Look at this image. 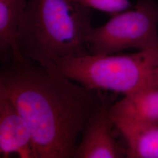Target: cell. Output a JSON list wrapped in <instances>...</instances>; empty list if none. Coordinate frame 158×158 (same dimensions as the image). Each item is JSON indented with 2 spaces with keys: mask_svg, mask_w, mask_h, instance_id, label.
<instances>
[{
  "mask_svg": "<svg viewBox=\"0 0 158 158\" xmlns=\"http://www.w3.org/2000/svg\"><path fill=\"white\" fill-rule=\"evenodd\" d=\"M0 94L28 125L35 158H74L79 135L111 101L101 90L73 83L56 70L27 58L2 64Z\"/></svg>",
  "mask_w": 158,
  "mask_h": 158,
  "instance_id": "6da1fadb",
  "label": "cell"
},
{
  "mask_svg": "<svg viewBox=\"0 0 158 158\" xmlns=\"http://www.w3.org/2000/svg\"><path fill=\"white\" fill-rule=\"evenodd\" d=\"M93 11L73 0H28L18 45L25 58L56 69L63 60L90 54Z\"/></svg>",
  "mask_w": 158,
  "mask_h": 158,
  "instance_id": "7a4b0ae2",
  "label": "cell"
},
{
  "mask_svg": "<svg viewBox=\"0 0 158 158\" xmlns=\"http://www.w3.org/2000/svg\"><path fill=\"white\" fill-rule=\"evenodd\" d=\"M55 70L86 88L124 96L158 87V52L155 51L70 57Z\"/></svg>",
  "mask_w": 158,
  "mask_h": 158,
  "instance_id": "3957f363",
  "label": "cell"
},
{
  "mask_svg": "<svg viewBox=\"0 0 158 158\" xmlns=\"http://www.w3.org/2000/svg\"><path fill=\"white\" fill-rule=\"evenodd\" d=\"M87 45L90 55H111L128 49L158 52V3L138 0L134 9L112 15L91 29Z\"/></svg>",
  "mask_w": 158,
  "mask_h": 158,
  "instance_id": "277c9868",
  "label": "cell"
},
{
  "mask_svg": "<svg viewBox=\"0 0 158 158\" xmlns=\"http://www.w3.org/2000/svg\"><path fill=\"white\" fill-rule=\"evenodd\" d=\"M111 101L100 108L91 118L82 134L74 158H119L126 156L116 141L113 128L115 124L109 108Z\"/></svg>",
  "mask_w": 158,
  "mask_h": 158,
  "instance_id": "5b68a950",
  "label": "cell"
},
{
  "mask_svg": "<svg viewBox=\"0 0 158 158\" xmlns=\"http://www.w3.org/2000/svg\"><path fill=\"white\" fill-rule=\"evenodd\" d=\"M0 153L8 158L16 153L35 158L32 136L28 125L11 101L0 94Z\"/></svg>",
  "mask_w": 158,
  "mask_h": 158,
  "instance_id": "8992f818",
  "label": "cell"
},
{
  "mask_svg": "<svg viewBox=\"0 0 158 158\" xmlns=\"http://www.w3.org/2000/svg\"><path fill=\"white\" fill-rule=\"evenodd\" d=\"M109 113L114 123H158V87L124 96L122 100L111 105Z\"/></svg>",
  "mask_w": 158,
  "mask_h": 158,
  "instance_id": "52a82bcc",
  "label": "cell"
},
{
  "mask_svg": "<svg viewBox=\"0 0 158 158\" xmlns=\"http://www.w3.org/2000/svg\"><path fill=\"white\" fill-rule=\"evenodd\" d=\"M28 0H0V59L2 64L11 59L25 57L18 45L20 23Z\"/></svg>",
  "mask_w": 158,
  "mask_h": 158,
  "instance_id": "ba28073f",
  "label": "cell"
},
{
  "mask_svg": "<svg viewBox=\"0 0 158 158\" xmlns=\"http://www.w3.org/2000/svg\"><path fill=\"white\" fill-rule=\"evenodd\" d=\"M114 124L126 141L127 158H158V123Z\"/></svg>",
  "mask_w": 158,
  "mask_h": 158,
  "instance_id": "9c48e42d",
  "label": "cell"
},
{
  "mask_svg": "<svg viewBox=\"0 0 158 158\" xmlns=\"http://www.w3.org/2000/svg\"><path fill=\"white\" fill-rule=\"evenodd\" d=\"M80 5L114 15L131 8L130 0H73Z\"/></svg>",
  "mask_w": 158,
  "mask_h": 158,
  "instance_id": "30bf717a",
  "label": "cell"
}]
</instances>
